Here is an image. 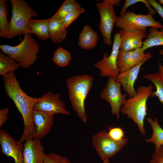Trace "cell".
<instances>
[{"label":"cell","mask_w":163,"mask_h":163,"mask_svg":"<svg viewBox=\"0 0 163 163\" xmlns=\"http://www.w3.org/2000/svg\"><path fill=\"white\" fill-rule=\"evenodd\" d=\"M159 53L163 56V50H159ZM159 71L161 76L163 78V66L161 64L160 61L158 62Z\"/></svg>","instance_id":"36"},{"label":"cell","mask_w":163,"mask_h":163,"mask_svg":"<svg viewBox=\"0 0 163 163\" xmlns=\"http://www.w3.org/2000/svg\"><path fill=\"white\" fill-rule=\"evenodd\" d=\"M84 11V9L82 7L79 9L73 11L68 13L66 15L62 22V25L65 28H67Z\"/></svg>","instance_id":"29"},{"label":"cell","mask_w":163,"mask_h":163,"mask_svg":"<svg viewBox=\"0 0 163 163\" xmlns=\"http://www.w3.org/2000/svg\"><path fill=\"white\" fill-rule=\"evenodd\" d=\"M139 2L143 3L149 10V13L153 15L155 13V10L152 8L151 5L147 0H126L120 12V15H122L126 12L127 9L129 6Z\"/></svg>","instance_id":"28"},{"label":"cell","mask_w":163,"mask_h":163,"mask_svg":"<svg viewBox=\"0 0 163 163\" xmlns=\"http://www.w3.org/2000/svg\"><path fill=\"white\" fill-rule=\"evenodd\" d=\"M9 112L8 107L5 108L0 110V127L5 123L8 119Z\"/></svg>","instance_id":"35"},{"label":"cell","mask_w":163,"mask_h":163,"mask_svg":"<svg viewBox=\"0 0 163 163\" xmlns=\"http://www.w3.org/2000/svg\"><path fill=\"white\" fill-rule=\"evenodd\" d=\"M66 82L73 109L80 120L86 123L87 117L85 102L92 87L93 78L88 75H77L68 78Z\"/></svg>","instance_id":"3"},{"label":"cell","mask_w":163,"mask_h":163,"mask_svg":"<svg viewBox=\"0 0 163 163\" xmlns=\"http://www.w3.org/2000/svg\"><path fill=\"white\" fill-rule=\"evenodd\" d=\"M96 7L100 15L99 28L103 36L104 43L106 45H111L112 44L111 34L117 19L113 5L109 0H104L101 2H97Z\"/></svg>","instance_id":"8"},{"label":"cell","mask_w":163,"mask_h":163,"mask_svg":"<svg viewBox=\"0 0 163 163\" xmlns=\"http://www.w3.org/2000/svg\"><path fill=\"white\" fill-rule=\"evenodd\" d=\"M147 120L152 126L153 133L150 138L145 140L147 142H151L155 144L156 150L163 145V129L158 124L155 118H154V120L150 117L148 118Z\"/></svg>","instance_id":"22"},{"label":"cell","mask_w":163,"mask_h":163,"mask_svg":"<svg viewBox=\"0 0 163 163\" xmlns=\"http://www.w3.org/2000/svg\"><path fill=\"white\" fill-rule=\"evenodd\" d=\"M146 53L141 48L132 51L130 58V68L137 64L145 57Z\"/></svg>","instance_id":"31"},{"label":"cell","mask_w":163,"mask_h":163,"mask_svg":"<svg viewBox=\"0 0 163 163\" xmlns=\"http://www.w3.org/2000/svg\"><path fill=\"white\" fill-rule=\"evenodd\" d=\"M148 2L163 19V7L155 0H148Z\"/></svg>","instance_id":"34"},{"label":"cell","mask_w":163,"mask_h":163,"mask_svg":"<svg viewBox=\"0 0 163 163\" xmlns=\"http://www.w3.org/2000/svg\"><path fill=\"white\" fill-rule=\"evenodd\" d=\"M103 163H110L109 160L103 161Z\"/></svg>","instance_id":"38"},{"label":"cell","mask_w":163,"mask_h":163,"mask_svg":"<svg viewBox=\"0 0 163 163\" xmlns=\"http://www.w3.org/2000/svg\"><path fill=\"white\" fill-rule=\"evenodd\" d=\"M20 67L18 63L13 58L0 52V74L3 77L14 73Z\"/></svg>","instance_id":"21"},{"label":"cell","mask_w":163,"mask_h":163,"mask_svg":"<svg viewBox=\"0 0 163 163\" xmlns=\"http://www.w3.org/2000/svg\"><path fill=\"white\" fill-rule=\"evenodd\" d=\"M98 38L97 32L86 25L84 26L79 35L78 45L83 49L91 50L96 46Z\"/></svg>","instance_id":"18"},{"label":"cell","mask_w":163,"mask_h":163,"mask_svg":"<svg viewBox=\"0 0 163 163\" xmlns=\"http://www.w3.org/2000/svg\"><path fill=\"white\" fill-rule=\"evenodd\" d=\"M121 84L116 80L111 77L109 78L105 86L100 93L101 98L107 101L111 107V115H115L117 120L120 117V109L128 94L121 92Z\"/></svg>","instance_id":"10"},{"label":"cell","mask_w":163,"mask_h":163,"mask_svg":"<svg viewBox=\"0 0 163 163\" xmlns=\"http://www.w3.org/2000/svg\"><path fill=\"white\" fill-rule=\"evenodd\" d=\"M153 89L151 85L139 86L134 96L125 101L120 110L136 124L140 133L144 136L145 135L144 123L147 114V101L152 93Z\"/></svg>","instance_id":"2"},{"label":"cell","mask_w":163,"mask_h":163,"mask_svg":"<svg viewBox=\"0 0 163 163\" xmlns=\"http://www.w3.org/2000/svg\"><path fill=\"white\" fill-rule=\"evenodd\" d=\"M153 16L149 13L147 14H137L133 11H128L124 14L117 17L116 25L126 31L145 30L147 27L163 28L161 23L155 21Z\"/></svg>","instance_id":"6"},{"label":"cell","mask_w":163,"mask_h":163,"mask_svg":"<svg viewBox=\"0 0 163 163\" xmlns=\"http://www.w3.org/2000/svg\"><path fill=\"white\" fill-rule=\"evenodd\" d=\"M128 139L124 137L117 141L112 139L106 130L98 132L93 136L92 144L103 161L109 160L126 144Z\"/></svg>","instance_id":"7"},{"label":"cell","mask_w":163,"mask_h":163,"mask_svg":"<svg viewBox=\"0 0 163 163\" xmlns=\"http://www.w3.org/2000/svg\"><path fill=\"white\" fill-rule=\"evenodd\" d=\"M158 28L151 27L149 29L146 39L143 42L142 50H146L157 46H163V28L158 30Z\"/></svg>","instance_id":"20"},{"label":"cell","mask_w":163,"mask_h":163,"mask_svg":"<svg viewBox=\"0 0 163 163\" xmlns=\"http://www.w3.org/2000/svg\"><path fill=\"white\" fill-rule=\"evenodd\" d=\"M5 89L7 96L13 101L23 119L24 129L19 140L22 143L34 139L35 127L32 113L34 106L40 97H30L21 88L14 74L3 77Z\"/></svg>","instance_id":"1"},{"label":"cell","mask_w":163,"mask_h":163,"mask_svg":"<svg viewBox=\"0 0 163 163\" xmlns=\"http://www.w3.org/2000/svg\"><path fill=\"white\" fill-rule=\"evenodd\" d=\"M81 7L79 3L75 0H65L51 18L62 22L67 14Z\"/></svg>","instance_id":"24"},{"label":"cell","mask_w":163,"mask_h":163,"mask_svg":"<svg viewBox=\"0 0 163 163\" xmlns=\"http://www.w3.org/2000/svg\"><path fill=\"white\" fill-rule=\"evenodd\" d=\"M24 144V163H44L45 154L40 139L27 140Z\"/></svg>","instance_id":"15"},{"label":"cell","mask_w":163,"mask_h":163,"mask_svg":"<svg viewBox=\"0 0 163 163\" xmlns=\"http://www.w3.org/2000/svg\"><path fill=\"white\" fill-rule=\"evenodd\" d=\"M108 132L109 136L113 140L119 141L124 138V132L123 129L119 127H109Z\"/></svg>","instance_id":"32"},{"label":"cell","mask_w":163,"mask_h":163,"mask_svg":"<svg viewBox=\"0 0 163 163\" xmlns=\"http://www.w3.org/2000/svg\"><path fill=\"white\" fill-rule=\"evenodd\" d=\"M50 18L28 19L27 27L30 33L33 34L40 40H46L49 38V27Z\"/></svg>","instance_id":"17"},{"label":"cell","mask_w":163,"mask_h":163,"mask_svg":"<svg viewBox=\"0 0 163 163\" xmlns=\"http://www.w3.org/2000/svg\"><path fill=\"white\" fill-rule=\"evenodd\" d=\"M152 57V54L148 52L144 58L137 64L123 72H120L116 81L120 83L128 94L129 98L134 96L136 93L134 84L137 79L140 68L143 64Z\"/></svg>","instance_id":"13"},{"label":"cell","mask_w":163,"mask_h":163,"mask_svg":"<svg viewBox=\"0 0 163 163\" xmlns=\"http://www.w3.org/2000/svg\"><path fill=\"white\" fill-rule=\"evenodd\" d=\"M149 162L150 163H163V145L157 150H155V152L152 155Z\"/></svg>","instance_id":"33"},{"label":"cell","mask_w":163,"mask_h":163,"mask_svg":"<svg viewBox=\"0 0 163 163\" xmlns=\"http://www.w3.org/2000/svg\"><path fill=\"white\" fill-rule=\"evenodd\" d=\"M120 39V50L131 51L142 47V38L147 37L145 30L126 31L121 30L119 33Z\"/></svg>","instance_id":"14"},{"label":"cell","mask_w":163,"mask_h":163,"mask_svg":"<svg viewBox=\"0 0 163 163\" xmlns=\"http://www.w3.org/2000/svg\"><path fill=\"white\" fill-rule=\"evenodd\" d=\"M20 43L15 46L0 45L4 54L9 56L19 64L20 67L27 69L33 65L37 58L40 46L30 34H25Z\"/></svg>","instance_id":"4"},{"label":"cell","mask_w":163,"mask_h":163,"mask_svg":"<svg viewBox=\"0 0 163 163\" xmlns=\"http://www.w3.org/2000/svg\"><path fill=\"white\" fill-rule=\"evenodd\" d=\"M72 59L70 53L61 47L56 49L53 53L52 60L59 67H65L67 66Z\"/></svg>","instance_id":"26"},{"label":"cell","mask_w":163,"mask_h":163,"mask_svg":"<svg viewBox=\"0 0 163 163\" xmlns=\"http://www.w3.org/2000/svg\"><path fill=\"white\" fill-rule=\"evenodd\" d=\"M120 39L119 33H116L111 52L108 56L104 53L102 58L94 64V66L100 71V75L103 77H111L116 80L120 74L117 65V56L120 50Z\"/></svg>","instance_id":"9"},{"label":"cell","mask_w":163,"mask_h":163,"mask_svg":"<svg viewBox=\"0 0 163 163\" xmlns=\"http://www.w3.org/2000/svg\"><path fill=\"white\" fill-rule=\"evenodd\" d=\"M61 95L59 93H53L49 91L40 97L33 109L53 115L60 113L69 115L70 113L66 109L65 103L60 98Z\"/></svg>","instance_id":"11"},{"label":"cell","mask_w":163,"mask_h":163,"mask_svg":"<svg viewBox=\"0 0 163 163\" xmlns=\"http://www.w3.org/2000/svg\"><path fill=\"white\" fill-rule=\"evenodd\" d=\"M159 4L163 5V0H158Z\"/></svg>","instance_id":"39"},{"label":"cell","mask_w":163,"mask_h":163,"mask_svg":"<svg viewBox=\"0 0 163 163\" xmlns=\"http://www.w3.org/2000/svg\"><path fill=\"white\" fill-rule=\"evenodd\" d=\"M12 6L9 22L8 39L25 34H30L27 27L29 19L38 16L37 13L24 0H10Z\"/></svg>","instance_id":"5"},{"label":"cell","mask_w":163,"mask_h":163,"mask_svg":"<svg viewBox=\"0 0 163 163\" xmlns=\"http://www.w3.org/2000/svg\"><path fill=\"white\" fill-rule=\"evenodd\" d=\"M44 163H71L66 157L54 153L45 154Z\"/></svg>","instance_id":"30"},{"label":"cell","mask_w":163,"mask_h":163,"mask_svg":"<svg viewBox=\"0 0 163 163\" xmlns=\"http://www.w3.org/2000/svg\"><path fill=\"white\" fill-rule=\"evenodd\" d=\"M109 2L113 5H119L121 2L120 0H109Z\"/></svg>","instance_id":"37"},{"label":"cell","mask_w":163,"mask_h":163,"mask_svg":"<svg viewBox=\"0 0 163 163\" xmlns=\"http://www.w3.org/2000/svg\"><path fill=\"white\" fill-rule=\"evenodd\" d=\"M7 0H0V36L8 39L9 24L7 19L8 8Z\"/></svg>","instance_id":"23"},{"label":"cell","mask_w":163,"mask_h":163,"mask_svg":"<svg viewBox=\"0 0 163 163\" xmlns=\"http://www.w3.org/2000/svg\"><path fill=\"white\" fill-rule=\"evenodd\" d=\"M142 78L151 81L154 85L156 90L152 92L151 97H157L163 105V78L158 72L155 73L145 74L142 76Z\"/></svg>","instance_id":"25"},{"label":"cell","mask_w":163,"mask_h":163,"mask_svg":"<svg viewBox=\"0 0 163 163\" xmlns=\"http://www.w3.org/2000/svg\"><path fill=\"white\" fill-rule=\"evenodd\" d=\"M132 52V51H125L119 50L117 65L120 72L130 68V58Z\"/></svg>","instance_id":"27"},{"label":"cell","mask_w":163,"mask_h":163,"mask_svg":"<svg viewBox=\"0 0 163 163\" xmlns=\"http://www.w3.org/2000/svg\"><path fill=\"white\" fill-rule=\"evenodd\" d=\"M54 115L33 109L32 117L35 127L34 139H40L49 133L53 124Z\"/></svg>","instance_id":"16"},{"label":"cell","mask_w":163,"mask_h":163,"mask_svg":"<svg viewBox=\"0 0 163 163\" xmlns=\"http://www.w3.org/2000/svg\"><path fill=\"white\" fill-rule=\"evenodd\" d=\"M49 27V38L54 43H60L65 39L67 34V28L62 22L51 18H50Z\"/></svg>","instance_id":"19"},{"label":"cell","mask_w":163,"mask_h":163,"mask_svg":"<svg viewBox=\"0 0 163 163\" xmlns=\"http://www.w3.org/2000/svg\"><path fill=\"white\" fill-rule=\"evenodd\" d=\"M16 140L4 129L0 130V144L2 154L14 159V163H24V144Z\"/></svg>","instance_id":"12"}]
</instances>
